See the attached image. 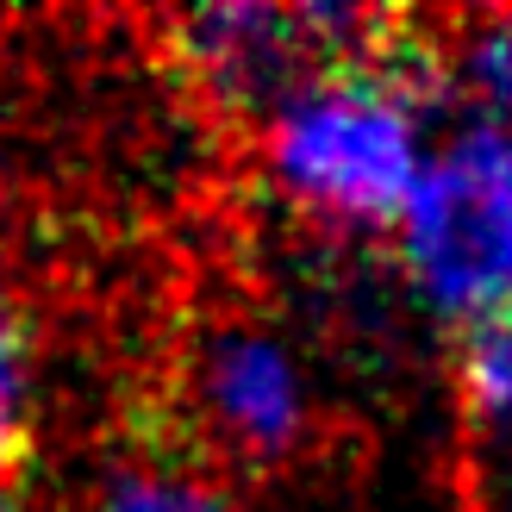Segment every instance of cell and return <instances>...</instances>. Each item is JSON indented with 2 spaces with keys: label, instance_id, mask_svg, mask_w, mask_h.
Returning <instances> with one entry per match:
<instances>
[{
  "label": "cell",
  "instance_id": "cell-1",
  "mask_svg": "<svg viewBox=\"0 0 512 512\" xmlns=\"http://www.w3.org/2000/svg\"><path fill=\"white\" fill-rule=\"evenodd\" d=\"M394 232L406 288L438 319L469 331L512 313V132L463 119Z\"/></svg>",
  "mask_w": 512,
  "mask_h": 512
},
{
  "label": "cell",
  "instance_id": "cell-2",
  "mask_svg": "<svg viewBox=\"0 0 512 512\" xmlns=\"http://www.w3.org/2000/svg\"><path fill=\"white\" fill-rule=\"evenodd\" d=\"M375 13L356 7H200L169 19V63L225 113H263L363 57Z\"/></svg>",
  "mask_w": 512,
  "mask_h": 512
},
{
  "label": "cell",
  "instance_id": "cell-3",
  "mask_svg": "<svg viewBox=\"0 0 512 512\" xmlns=\"http://www.w3.org/2000/svg\"><path fill=\"white\" fill-rule=\"evenodd\" d=\"M194 406L213 438L244 463H275L306 438L300 369L275 338L250 325H225L194 350Z\"/></svg>",
  "mask_w": 512,
  "mask_h": 512
},
{
  "label": "cell",
  "instance_id": "cell-4",
  "mask_svg": "<svg viewBox=\"0 0 512 512\" xmlns=\"http://www.w3.org/2000/svg\"><path fill=\"white\" fill-rule=\"evenodd\" d=\"M456 394H463V413L494 431V438H512V313L481 319L463 331V350H456Z\"/></svg>",
  "mask_w": 512,
  "mask_h": 512
},
{
  "label": "cell",
  "instance_id": "cell-5",
  "mask_svg": "<svg viewBox=\"0 0 512 512\" xmlns=\"http://www.w3.org/2000/svg\"><path fill=\"white\" fill-rule=\"evenodd\" d=\"M100 512H232L213 481H200L182 463L144 456V463H119L100 488Z\"/></svg>",
  "mask_w": 512,
  "mask_h": 512
},
{
  "label": "cell",
  "instance_id": "cell-6",
  "mask_svg": "<svg viewBox=\"0 0 512 512\" xmlns=\"http://www.w3.org/2000/svg\"><path fill=\"white\" fill-rule=\"evenodd\" d=\"M25 463V431H19V350H13V331L0 319V481L7 469Z\"/></svg>",
  "mask_w": 512,
  "mask_h": 512
}]
</instances>
